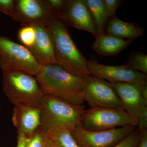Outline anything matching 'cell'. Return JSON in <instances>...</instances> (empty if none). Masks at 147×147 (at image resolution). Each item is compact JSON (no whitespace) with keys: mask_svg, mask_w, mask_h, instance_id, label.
<instances>
[{"mask_svg":"<svg viewBox=\"0 0 147 147\" xmlns=\"http://www.w3.org/2000/svg\"><path fill=\"white\" fill-rule=\"evenodd\" d=\"M63 16L53 14L47 24L54 42L57 64L72 75L84 79L90 75L88 60L71 38Z\"/></svg>","mask_w":147,"mask_h":147,"instance_id":"6da1fadb","label":"cell"},{"mask_svg":"<svg viewBox=\"0 0 147 147\" xmlns=\"http://www.w3.org/2000/svg\"><path fill=\"white\" fill-rule=\"evenodd\" d=\"M35 76L44 95L83 105L84 79L69 73L57 64L42 66Z\"/></svg>","mask_w":147,"mask_h":147,"instance_id":"7a4b0ae2","label":"cell"},{"mask_svg":"<svg viewBox=\"0 0 147 147\" xmlns=\"http://www.w3.org/2000/svg\"><path fill=\"white\" fill-rule=\"evenodd\" d=\"M3 89L13 105L39 107L44 94L35 77L26 71H3Z\"/></svg>","mask_w":147,"mask_h":147,"instance_id":"3957f363","label":"cell"},{"mask_svg":"<svg viewBox=\"0 0 147 147\" xmlns=\"http://www.w3.org/2000/svg\"><path fill=\"white\" fill-rule=\"evenodd\" d=\"M41 126L45 131L58 127L72 130L81 124L83 105H77L59 98L44 95L39 106Z\"/></svg>","mask_w":147,"mask_h":147,"instance_id":"277c9868","label":"cell"},{"mask_svg":"<svg viewBox=\"0 0 147 147\" xmlns=\"http://www.w3.org/2000/svg\"><path fill=\"white\" fill-rule=\"evenodd\" d=\"M41 67L28 48L0 36V68L2 71L19 70L35 76Z\"/></svg>","mask_w":147,"mask_h":147,"instance_id":"5b68a950","label":"cell"},{"mask_svg":"<svg viewBox=\"0 0 147 147\" xmlns=\"http://www.w3.org/2000/svg\"><path fill=\"white\" fill-rule=\"evenodd\" d=\"M90 131H103L133 125L132 119L123 109L90 108L84 110L81 124Z\"/></svg>","mask_w":147,"mask_h":147,"instance_id":"8992f818","label":"cell"},{"mask_svg":"<svg viewBox=\"0 0 147 147\" xmlns=\"http://www.w3.org/2000/svg\"><path fill=\"white\" fill-rule=\"evenodd\" d=\"M83 97L91 108L123 109L118 95L109 82L89 75L84 79Z\"/></svg>","mask_w":147,"mask_h":147,"instance_id":"52a82bcc","label":"cell"},{"mask_svg":"<svg viewBox=\"0 0 147 147\" xmlns=\"http://www.w3.org/2000/svg\"><path fill=\"white\" fill-rule=\"evenodd\" d=\"M136 127L130 125L103 131H90L80 125L72 129L71 133L81 147H112Z\"/></svg>","mask_w":147,"mask_h":147,"instance_id":"ba28073f","label":"cell"},{"mask_svg":"<svg viewBox=\"0 0 147 147\" xmlns=\"http://www.w3.org/2000/svg\"><path fill=\"white\" fill-rule=\"evenodd\" d=\"M90 75L109 83L142 84L147 82L146 74L131 69L127 64L111 66L99 63L94 56L88 60Z\"/></svg>","mask_w":147,"mask_h":147,"instance_id":"9c48e42d","label":"cell"},{"mask_svg":"<svg viewBox=\"0 0 147 147\" xmlns=\"http://www.w3.org/2000/svg\"><path fill=\"white\" fill-rule=\"evenodd\" d=\"M53 14L46 0H16L15 19L22 26H47Z\"/></svg>","mask_w":147,"mask_h":147,"instance_id":"30bf717a","label":"cell"},{"mask_svg":"<svg viewBox=\"0 0 147 147\" xmlns=\"http://www.w3.org/2000/svg\"><path fill=\"white\" fill-rule=\"evenodd\" d=\"M146 83H109L118 95L124 110L132 119L134 126L139 114L147 106L141 94L142 88Z\"/></svg>","mask_w":147,"mask_h":147,"instance_id":"8fae6325","label":"cell"},{"mask_svg":"<svg viewBox=\"0 0 147 147\" xmlns=\"http://www.w3.org/2000/svg\"><path fill=\"white\" fill-rule=\"evenodd\" d=\"M63 17L68 26L89 32L95 38L98 36L86 0H66Z\"/></svg>","mask_w":147,"mask_h":147,"instance_id":"7c38bea8","label":"cell"},{"mask_svg":"<svg viewBox=\"0 0 147 147\" xmlns=\"http://www.w3.org/2000/svg\"><path fill=\"white\" fill-rule=\"evenodd\" d=\"M35 39L29 50L42 66L57 64L52 34L47 26L34 25Z\"/></svg>","mask_w":147,"mask_h":147,"instance_id":"4fadbf2b","label":"cell"},{"mask_svg":"<svg viewBox=\"0 0 147 147\" xmlns=\"http://www.w3.org/2000/svg\"><path fill=\"white\" fill-rule=\"evenodd\" d=\"M12 121L17 132H22L29 137L41 126L40 108L32 105H14Z\"/></svg>","mask_w":147,"mask_h":147,"instance_id":"5bb4252c","label":"cell"},{"mask_svg":"<svg viewBox=\"0 0 147 147\" xmlns=\"http://www.w3.org/2000/svg\"><path fill=\"white\" fill-rule=\"evenodd\" d=\"M124 40L109 34L98 36L95 38L92 47L98 55L113 56L118 55L133 41Z\"/></svg>","mask_w":147,"mask_h":147,"instance_id":"9a60e30c","label":"cell"},{"mask_svg":"<svg viewBox=\"0 0 147 147\" xmlns=\"http://www.w3.org/2000/svg\"><path fill=\"white\" fill-rule=\"evenodd\" d=\"M108 34L119 38L133 40L144 34L145 30L138 25L122 21L116 16H113L106 26Z\"/></svg>","mask_w":147,"mask_h":147,"instance_id":"2e32d148","label":"cell"},{"mask_svg":"<svg viewBox=\"0 0 147 147\" xmlns=\"http://www.w3.org/2000/svg\"><path fill=\"white\" fill-rule=\"evenodd\" d=\"M97 29L98 36L105 34L106 24L108 16L103 0H86Z\"/></svg>","mask_w":147,"mask_h":147,"instance_id":"e0dca14e","label":"cell"},{"mask_svg":"<svg viewBox=\"0 0 147 147\" xmlns=\"http://www.w3.org/2000/svg\"><path fill=\"white\" fill-rule=\"evenodd\" d=\"M46 131L51 141L57 147H81L74 138L69 129L58 127Z\"/></svg>","mask_w":147,"mask_h":147,"instance_id":"ac0fdd59","label":"cell"},{"mask_svg":"<svg viewBox=\"0 0 147 147\" xmlns=\"http://www.w3.org/2000/svg\"><path fill=\"white\" fill-rule=\"evenodd\" d=\"M51 142L47 131L40 126L32 135L27 137L25 147H49Z\"/></svg>","mask_w":147,"mask_h":147,"instance_id":"d6986e66","label":"cell"},{"mask_svg":"<svg viewBox=\"0 0 147 147\" xmlns=\"http://www.w3.org/2000/svg\"><path fill=\"white\" fill-rule=\"evenodd\" d=\"M127 65L131 69L145 74L147 73V55L141 52H131L129 56Z\"/></svg>","mask_w":147,"mask_h":147,"instance_id":"ffe728a7","label":"cell"},{"mask_svg":"<svg viewBox=\"0 0 147 147\" xmlns=\"http://www.w3.org/2000/svg\"><path fill=\"white\" fill-rule=\"evenodd\" d=\"M18 39L23 45L27 48H30L34 43L35 30L32 26H22L18 32Z\"/></svg>","mask_w":147,"mask_h":147,"instance_id":"44dd1931","label":"cell"},{"mask_svg":"<svg viewBox=\"0 0 147 147\" xmlns=\"http://www.w3.org/2000/svg\"><path fill=\"white\" fill-rule=\"evenodd\" d=\"M141 136V132L136 127L127 136L112 147H138Z\"/></svg>","mask_w":147,"mask_h":147,"instance_id":"7402d4cb","label":"cell"},{"mask_svg":"<svg viewBox=\"0 0 147 147\" xmlns=\"http://www.w3.org/2000/svg\"><path fill=\"white\" fill-rule=\"evenodd\" d=\"M16 0H0V11L14 20Z\"/></svg>","mask_w":147,"mask_h":147,"instance_id":"603a6c76","label":"cell"},{"mask_svg":"<svg viewBox=\"0 0 147 147\" xmlns=\"http://www.w3.org/2000/svg\"><path fill=\"white\" fill-rule=\"evenodd\" d=\"M66 0H46L48 7L53 14L63 16V11Z\"/></svg>","mask_w":147,"mask_h":147,"instance_id":"cb8c5ba5","label":"cell"},{"mask_svg":"<svg viewBox=\"0 0 147 147\" xmlns=\"http://www.w3.org/2000/svg\"><path fill=\"white\" fill-rule=\"evenodd\" d=\"M135 126L141 133L147 131V106L142 110L137 117Z\"/></svg>","mask_w":147,"mask_h":147,"instance_id":"d4e9b609","label":"cell"},{"mask_svg":"<svg viewBox=\"0 0 147 147\" xmlns=\"http://www.w3.org/2000/svg\"><path fill=\"white\" fill-rule=\"evenodd\" d=\"M104 5L109 17L115 16L117 9L122 4L123 1L119 0H103Z\"/></svg>","mask_w":147,"mask_h":147,"instance_id":"484cf974","label":"cell"},{"mask_svg":"<svg viewBox=\"0 0 147 147\" xmlns=\"http://www.w3.org/2000/svg\"><path fill=\"white\" fill-rule=\"evenodd\" d=\"M17 135V143L16 147H25L27 137L22 132H18Z\"/></svg>","mask_w":147,"mask_h":147,"instance_id":"4316f807","label":"cell"},{"mask_svg":"<svg viewBox=\"0 0 147 147\" xmlns=\"http://www.w3.org/2000/svg\"><path fill=\"white\" fill-rule=\"evenodd\" d=\"M138 147H147V131L141 133V138Z\"/></svg>","mask_w":147,"mask_h":147,"instance_id":"83f0119b","label":"cell"},{"mask_svg":"<svg viewBox=\"0 0 147 147\" xmlns=\"http://www.w3.org/2000/svg\"><path fill=\"white\" fill-rule=\"evenodd\" d=\"M142 97L144 101L147 103V83L144 85L141 91Z\"/></svg>","mask_w":147,"mask_h":147,"instance_id":"f1b7e54d","label":"cell"},{"mask_svg":"<svg viewBox=\"0 0 147 147\" xmlns=\"http://www.w3.org/2000/svg\"><path fill=\"white\" fill-rule=\"evenodd\" d=\"M49 147H57V146H55V144H54V143H53V142H51V144H50V146H49Z\"/></svg>","mask_w":147,"mask_h":147,"instance_id":"f546056e","label":"cell"}]
</instances>
